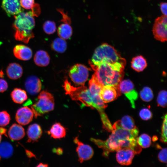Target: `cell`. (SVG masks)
<instances>
[{"label": "cell", "instance_id": "cell-1", "mask_svg": "<svg viewBox=\"0 0 167 167\" xmlns=\"http://www.w3.org/2000/svg\"><path fill=\"white\" fill-rule=\"evenodd\" d=\"M113 126V130L109 138L105 141L91 138V140L103 151V155L108 156L109 153L125 148L133 150L135 154H139L141 148L138 144L137 139L139 130L128 131L122 128L117 122Z\"/></svg>", "mask_w": 167, "mask_h": 167}, {"label": "cell", "instance_id": "cell-2", "mask_svg": "<svg viewBox=\"0 0 167 167\" xmlns=\"http://www.w3.org/2000/svg\"><path fill=\"white\" fill-rule=\"evenodd\" d=\"M126 63H105L98 66H91L95 71L92 75L102 86L109 85L119 88L124 75Z\"/></svg>", "mask_w": 167, "mask_h": 167}, {"label": "cell", "instance_id": "cell-3", "mask_svg": "<svg viewBox=\"0 0 167 167\" xmlns=\"http://www.w3.org/2000/svg\"><path fill=\"white\" fill-rule=\"evenodd\" d=\"M13 27L15 30L14 37L17 41L28 43L34 37L32 29L35 26L33 16L30 12H22L14 15Z\"/></svg>", "mask_w": 167, "mask_h": 167}, {"label": "cell", "instance_id": "cell-4", "mask_svg": "<svg viewBox=\"0 0 167 167\" xmlns=\"http://www.w3.org/2000/svg\"><path fill=\"white\" fill-rule=\"evenodd\" d=\"M118 62L126 63V61L113 46L105 43L96 49L90 62V65L97 66L103 63H114Z\"/></svg>", "mask_w": 167, "mask_h": 167}, {"label": "cell", "instance_id": "cell-5", "mask_svg": "<svg viewBox=\"0 0 167 167\" xmlns=\"http://www.w3.org/2000/svg\"><path fill=\"white\" fill-rule=\"evenodd\" d=\"M66 93L68 94L73 100L80 101L85 106L92 108L93 95L89 89L84 86L74 87L71 85L67 79H66L63 86Z\"/></svg>", "mask_w": 167, "mask_h": 167}, {"label": "cell", "instance_id": "cell-6", "mask_svg": "<svg viewBox=\"0 0 167 167\" xmlns=\"http://www.w3.org/2000/svg\"><path fill=\"white\" fill-rule=\"evenodd\" d=\"M37 98L38 101L31 106V109L36 118L52 110L54 106V97L48 92L41 91Z\"/></svg>", "mask_w": 167, "mask_h": 167}, {"label": "cell", "instance_id": "cell-7", "mask_svg": "<svg viewBox=\"0 0 167 167\" xmlns=\"http://www.w3.org/2000/svg\"><path fill=\"white\" fill-rule=\"evenodd\" d=\"M89 75L88 68L84 65L77 64L70 69L69 76L73 82L81 86H84Z\"/></svg>", "mask_w": 167, "mask_h": 167}, {"label": "cell", "instance_id": "cell-8", "mask_svg": "<svg viewBox=\"0 0 167 167\" xmlns=\"http://www.w3.org/2000/svg\"><path fill=\"white\" fill-rule=\"evenodd\" d=\"M167 16L162 15L156 19L154 24L152 32L155 38L162 42L167 41Z\"/></svg>", "mask_w": 167, "mask_h": 167}, {"label": "cell", "instance_id": "cell-9", "mask_svg": "<svg viewBox=\"0 0 167 167\" xmlns=\"http://www.w3.org/2000/svg\"><path fill=\"white\" fill-rule=\"evenodd\" d=\"M121 93L123 94L129 101L131 107L135 108V101L138 98V93L134 88L133 83L130 79L122 80L119 85Z\"/></svg>", "mask_w": 167, "mask_h": 167}, {"label": "cell", "instance_id": "cell-10", "mask_svg": "<svg viewBox=\"0 0 167 167\" xmlns=\"http://www.w3.org/2000/svg\"><path fill=\"white\" fill-rule=\"evenodd\" d=\"M74 141L77 145L76 151L79 157V161L80 163L92 157L94 151L91 147L79 141L77 137L75 138Z\"/></svg>", "mask_w": 167, "mask_h": 167}, {"label": "cell", "instance_id": "cell-11", "mask_svg": "<svg viewBox=\"0 0 167 167\" xmlns=\"http://www.w3.org/2000/svg\"><path fill=\"white\" fill-rule=\"evenodd\" d=\"M102 101L106 103L116 99L121 95L119 88L109 85L103 86L99 93Z\"/></svg>", "mask_w": 167, "mask_h": 167}, {"label": "cell", "instance_id": "cell-12", "mask_svg": "<svg viewBox=\"0 0 167 167\" xmlns=\"http://www.w3.org/2000/svg\"><path fill=\"white\" fill-rule=\"evenodd\" d=\"M2 6L9 16L17 15L23 11L20 0H2Z\"/></svg>", "mask_w": 167, "mask_h": 167}, {"label": "cell", "instance_id": "cell-13", "mask_svg": "<svg viewBox=\"0 0 167 167\" xmlns=\"http://www.w3.org/2000/svg\"><path fill=\"white\" fill-rule=\"evenodd\" d=\"M116 158L118 162L122 165H128L132 162L135 153L131 149L125 148L117 151Z\"/></svg>", "mask_w": 167, "mask_h": 167}, {"label": "cell", "instance_id": "cell-14", "mask_svg": "<svg viewBox=\"0 0 167 167\" xmlns=\"http://www.w3.org/2000/svg\"><path fill=\"white\" fill-rule=\"evenodd\" d=\"M34 116L32 109L27 106H25L19 108L17 111L15 119L20 124L25 125L32 121Z\"/></svg>", "mask_w": 167, "mask_h": 167}, {"label": "cell", "instance_id": "cell-15", "mask_svg": "<svg viewBox=\"0 0 167 167\" xmlns=\"http://www.w3.org/2000/svg\"><path fill=\"white\" fill-rule=\"evenodd\" d=\"M25 87L29 93L32 95H35L39 93L41 90V82L37 76H30L25 80Z\"/></svg>", "mask_w": 167, "mask_h": 167}, {"label": "cell", "instance_id": "cell-16", "mask_svg": "<svg viewBox=\"0 0 167 167\" xmlns=\"http://www.w3.org/2000/svg\"><path fill=\"white\" fill-rule=\"evenodd\" d=\"M13 52L15 56L20 60H28L32 57V53L31 49L23 45H16L14 48Z\"/></svg>", "mask_w": 167, "mask_h": 167}, {"label": "cell", "instance_id": "cell-17", "mask_svg": "<svg viewBox=\"0 0 167 167\" xmlns=\"http://www.w3.org/2000/svg\"><path fill=\"white\" fill-rule=\"evenodd\" d=\"M42 134V129L39 125L36 123L31 125L27 130L28 142H33L37 141L41 137Z\"/></svg>", "mask_w": 167, "mask_h": 167}, {"label": "cell", "instance_id": "cell-18", "mask_svg": "<svg viewBox=\"0 0 167 167\" xmlns=\"http://www.w3.org/2000/svg\"><path fill=\"white\" fill-rule=\"evenodd\" d=\"M6 73L8 77L12 79H16L20 78L23 73L22 66L16 63H10L7 67Z\"/></svg>", "mask_w": 167, "mask_h": 167}, {"label": "cell", "instance_id": "cell-19", "mask_svg": "<svg viewBox=\"0 0 167 167\" xmlns=\"http://www.w3.org/2000/svg\"><path fill=\"white\" fill-rule=\"evenodd\" d=\"M8 134L11 140H18L22 139L24 136V129L20 125L14 123L10 127Z\"/></svg>", "mask_w": 167, "mask_h": 167}, {"label": "cell", "instance_id": "cell-20", "mask_svg": "<svg viewBox=\"0 0 167 167\" xmlns=\"http://www.w3.org/2000/svg\"><path fill=\"white\" fill-rule=\"evenodd\" d=\"M34 60L37 66H45L49 64L50 57L46 52L43 50H39L37 51L34 55Z\"/></svg>", "mask_w": 167, "mask_h": 167}, {"label": "cell", "instance_id": "cell-21", "mask_svg": "<svg viewBox=\"0 0 167 167\" xmlns=\"http://www.w3.org/2000/svg\"><path fill=\"white\" fill-rule=\"evenodd\" d=\"M49 134L54 139H60L65 137L66 135L65 128L59 123H56L53 125Z\"/></svg>", "mask_w": 167, "mask_h": 167}, {"label": "cell", "instance_id": "cell-22", "mask_svg": "<svg viewBox=\"0 0 167 167\" xmlns=\"http://www.w3.org/2000/svg\"><path fill=\"white\" fill-rule=\"evenodd\" d=\"M117 122L119 125L124 129L133 131L138 129L135 125L133 119L129 115L124 116L121 119Z\"/></svg>", "mask_w": 167, "mask_h": 167}, {"label": "cell", "instance_id": "cell-23", "mask_svg": "<svg viewBox=\"0 0 167 167\" xmlns=\"http://www.w3.org/2000/svg\"><path fill=\"white\" fill-rule=\"evenodd\" d=\"M11 96L13 101L19 104L23 103L28 98L26 91L19 88H15L11 92Z\"/></svg>", "mask_w": 167, "mask_h": 167}, {"label": "cell", "instance_id": "cell-24", "mask_svg": "<svg viewBox=\"0 0 167 167\" xmlns=\"http://www.w3.org/2000/svg\"><path fill=\"white\" fill-rule=\"evenodd\" d=\"M57 33L60 37L64 40L68 39L72 35V28L70 24L63 23L59 26L57 29Z\"/></svg>", "mask_w": 167, "mask_h": 167}, {"label": "cell", "instance_id": "cell-25", "mask_svg": "<svg viewBox=\"0 0 167 167\" xmlns=\"http://www.w3.org/2000/svg\"><path fill=\"white\" fill-rule=\"evenodd\" d=\"M147 66L145 59L142 56L139 55L133 58L131 62V66L135 71H143Z\"/></svg>", "mask_w": 167, "mask_h": 167}, {"label": "cell", "instance_id": "cell-26", "mask_svg": "<svg viewBox=\"0 0 167 167\" xmlns=\"http://www.w3.org/2000/svg\"><path fill=\"white\" fill-rule=\"evenodd\" d=\"M51 47L54 50L59 53H63L67 48V44L64 39L60 37L57 38L52 42Z\"/></svg>", "mask_w": 167, "mask_h": 167}, {"label": "cell", "instance_id": "cell-27", "mask_svg": "<svg viewBox=\"0 0 167 167\" xmlns=\"http://www.w3.org/2000/svg\"><path fill=\"white\" fill-rule=\"evenodd\" d=\"M13 149L12 145L9 143L4 142L0 143V156L7 158L12 155Z\"/></svg>", "mask_w": 167, "mask_h": 167}, {"label": "cell", "instance_id": "cell-28", "mask_svg": "<svg viewBox=\"0 0 167 167\" xmlns=\"http://www.w3.org/2000/svg\"><path fill=\"white\" fill-rule=\"evenodd\" d=\"M151 138L148 135L143 134L137 137V141L138 145L143 148L150 147L151 144Z\"/></svg>", "mask_w": 167, "mask_h": 167}, {"label": "cell", "instance_id": "cell-29", "mask_svg": "<svg viewBox=\"0 0 167 167\" xmlns=\"http://www.w3.org/2000/svg\"><path fill=\"white\" fill-rule=\"evenodd\" d=\"M140 96L141 99L144 101L149 102L153 98V92L150 88L148 87H145L140 91Z\"/></svg>", "mask_w": 167, "mask_h": 167}, {"label": "cell", "instance_id": "cell-30", "mask_svg": "<svg viewBox=\"0 0 167 167\" xmlns=\"http://www.w3.org/2000/svg\"><path fill=\"white\" fill-rule=\"evenodd\" d=\"M43 28L45 32L48 34L54 33L56 30L55 23L51 20L45 21L43 24Z\"/></svg>", "mask_w": 167, "mask_h": 167}, {"label": "cell", "instance_id": "cell-31", "mask_svg": "<svg viewBox=\"0 0 167 167\" xmlns=\"http://www.w3.org/2000/svg\"><path fill=\"white\" fill-rule=\"evenodd\" d=\"M167 92L166 91L163 90L158 93L157 98L158 105L165 108L166 106L167 103Z\"/></svg>", "mask_w": 167, "mask_h": 167}, {"label": "cell", "instance_id": "cell-32", "mask_svg": "<svg viewBox=\"0 0 167 167\" xmlns=\"http://www.w3.org/2000/svg\"><path fill=\"white\" fill-rule=\"evenodd\" d=\"M167 115H165L162 126L161 141L163 143H166L167 140Z\"/></svg>", "mask_w": 167, "mask_h": 167}, {"label": "cell", "instance_id": "cell-33", "mask_svg": "<svg viewBox=\"0 0 167 167\" xmlns=\"http://www.w3.org/2000/svg\"><path fill=\"white\" fill-rule=\"evenodd\" d=\"M10 117L9 114L6 111L0 112V126H5L9 123Z\"/></svg>", "mask_w": 167, "mask_h": 167}, {"label": "cell", "instance_id": "cell-34", "mask_svg": "<svg viewBox=\"0 0 167 167\" xmlns=\"http://www.w3.org/2000/svg\"><path fill=\"white\" fill-rule=\"evenodd\" d=\"M139 115L140 118L144 120L151 119L152 117V113L150 110L147 108H143L140 111Z\"/></svg>", "mask_w": 167, "mask_h": 167}, {"label": "cell", "instance_id": "cell-35", "mask_svg": "<svg viewBox=\"0 0 167 167\" xmlns=\"http://www.w3.org/2000/svg\"><path fill=\"white\" fill-rule=\"evenodd\" d=\"M20 5L22 7L27 9H31L34 4V0H20Z\"/></svg>", "mask_w": 167, "mask_h": 167}, {"label": "cell", "instance_id": "cell-36", "mask_svg": "<svg viewBox=\"0 0 167 167\" xmlns=\"http://www.w3.org/2000/svg\"><path fill=\"white\" fill-rule=\"evenodd\" d=\"M57 11L61 14L62 18L61 20V21L64 23L71 24V19L67 15V13H65L64 10L61 9H58Z\"/></svg>", "mask_w": 167, "mask_h": 167}, {"label": "cell", "instance_id": "cell-37", "mask_svg": "<svg viewBox=\"0 0 167 167\" xmlns=\"http://www.w3.org/2000/svg\"><path fill=\"white\" fill-rule=\"evenodd\" d=\"M159 161L163 163H167V148H164L160 152L158 155Z\"/></svg>", "mask_w": 167, "mask_h": 167}, {"label": "cell", "instance_id": "cell-38", "mask_svg": "<svg viewBox=\"0 0 167 167\" xmlns=\"http://www.w3.org/2000/svg\"><path fill=\"white\" fill-rule=\"evenodd\" d=\"M31 9V11L29 12L33 17L38 16L41 13V10L40 6L37 3H35Z\"/></svg>", "mask_w": 167, "mask_h": 167}, {"label": "cell", "instance_id": "cell-39", "mask_svg": "<svg viewBox=\"0 0 167 167\" xmlns=\"http://www.w3.org/2000/svg\"><path fill=\"white\" fill-rule=\"evenodd\" d=\"M8 87L7 82L4 79H0V92H3L6 91Z\"/></svg>", "mask_w": 167, "mask_h": 167}, {"label": "cell", "instance_id": "cell-40", "mask_svg": "<svg viewBox=\"0 0 167 167\" xmlns=\"http://www.w3.org/2000/svg\"><path fill=\"white\" fill-rule=\"evenodd\" d=\"M167 3L161 2L160 5L161 11L164 15L167 16Z\"/></svg>", "mask_w": 167, "mask_h": 167}, {"label": "cell", "instance_id": "cell-41", "mask_svg": "<svg viewBox=\"0 0 167 167\" xmlns=\"http://www.w3.org/2000/svg\"><path fill=\"white\" fill-rule=\"evenodd\" d=\"M6 130L4 128L2 127L0 128V134L1 135L5 134L6 135Z\"/></svg>", "mask_w": 167, "mask_h": 167}, {"label": "cell", "instance_id": "cell-42", "mask_svg": "<svg viewBox=\"0 0 167 167\" xmlns=\"http://www.w3.org/2000/svg\"><path fill=\"white\" fill-rule=\"evenodd\" d=\"M48 166V165L47 164H44L42 163H40L37 166V167H47Z\"/></svg>", "mask_w": 167, "mask_h": 167}, {"label": "cell", "instance_id": "cell-43", "mask_svg": "<svg viewBox=\"0 0 167 167\" xmlns=\"http://www.w3.org/2000/svg\"><path fill=\"white\" fill-rule=\"evenodd\" d=\"M28 152H27L28 153L27 154V155L28 156H35L34 154H33L31 152H30L28 151Z\"/></svg>", "mask_w": 167, "mask_h": 167}, {"label": "cell", "instance_id": "cell-44", "mask_svg": "<svg viewBox=\"0 0 167 167\" xmlns=\"http://www.w3.org/2000/svg\"><path fill=\"white\" fill-rule=\"evenodd\" d=\"M2 74H3V73L1 71L0 72V77H2V76L3 75V74L2 75Z\"/></svg>", "mask_w": 167, "mask_h": 167}, {"label": "cell", "instance_id": "cell-45", "mask_svg": "<svg viewBox=\"0 0 167 167\" xmlns=\"http://www.w3.org/2000/svg\"><path fill=\"white\" fill-rule=\"evenodd\" d=\"M1 139H2V137H1V135L0 134V143L1 141Z\"/></svg>", "mask_w": 167, "mask_h": 167}]
</instances>
